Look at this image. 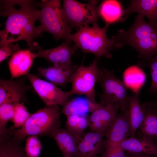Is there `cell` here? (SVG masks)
I'll return each instance as SVG.
<instances>
[{"mask_svg":"<svg viewBox=\"0 0 157 157\" xmlns=\"http://www.w3.org/2000/svg\"><path fill=\"white\" fill-rule=\"evenodd\" d=\"M63 157H75L72 156H64Z\"/></svg>","mask_w":157,"mask_h":157,"instance_id":"35","label":"cell"},{"mask_svg":"<svg viewBox=\"0 0 157 157\" xmlns=\"http://www.w3.org/2000/svg\"><path fill=\"white\" fill-rule=\"evenodd\" d=\"M58 105L47 106L33 114L20 128H10L11 134L16 140L22 142L31 135H43L52 137L60 128L61 122Z\"/></svg>","mask_w":157,"mask_h":157,"instance_id":"3","label":"cell"},{"mask_svg":"<svg viewBox=\"0 0 157 157\" xmlns=\"http://www.w3.org/2000/svg\"><path fill=\"white\" fill-rule=\"evenodd\" d=\"M109 25L106 24L100 28L97 23L91 27L89 25L82 27L76 33L70 35L69 42H74V45L83 52L92 53L97 58L103 56L110 58L115 41L107 37L106 32Z\"/></svg>","mask_w":157,"mask_h":157,"instance_id":"4","label":"cell"},{"mask_svg":"<svg viewBox=\"0 0 157 157\" xmlns=\"http://www.w3.org/2000/svg\"><path fill=\"white\" fill-rule=\"evenodd\" d=\"M131 130L127 110L117 114L105 133V149L119 147L120 143L131 136Z\"/></svg>","mask_w":157,"mask_h":157,"instance_id":"10","label":"cell"},{"mask_svg":"<svg viewBox=\"0 0 157 157\" xmlns=\"http://www.w3.org/2000/svg\"><path fill=\"white\" fill-rule=\"evenodd\" d=\"M0 14L7 17L4 29L0 32V47L21 40L25 41L29 49L34 51L40 47L34 41L42 37L35 26L39 20L40 10L37 2L31 0H0Z\"/></svg>","mask_w":157,"mask_h":157,"instance_id":"1","label":"cell"},{"mask_svg":"<svg viewBox=\"0 0 157 157\" xmlns=\"http://www.w3.org/2000/svg\"><path fill=\"white\" fill-rule=\"evenodd\" d=\"M20 47L17 44L13 43L6 44L0 48V62L6 59L8 57L13 55L15 52L19 50Z\"/></svg>","mask_w":157,"mask_h":157,"instance_id":"30","label":"cell"},{"mask_svg":"<svg viewBox=\"0 0 157 157\" xmlns=\"http://www.w3.org/2000/svg\"><path fill=\"white\" fill-rule=\"evenodd\" d=\"M119 109L118 107L114 104L110 103L103 106L91 113L90 122H100L108 129L117 115Z\"/></svg>","mask_w":157,"mask_h":157,"instance_id":"24","label":"cell"},{"mask_svg":"<svg viewBox=\"0 0 157 157\" xmlns=\"http://www.w3.org/2000/svg\"><path fill=\"white\" fill-rule=\"evenodd\" d=\"M134 13L146 17L149 23L157 27V0H131L128 6L124 10L121 22L125 21L129 15Z\"/></svg>","mask_w":157,"mask_h":157,"instance_id":"13","label":"cell"},{"mask_svg":"<svg viewBox=\"0 0 157 157\" xmlns=\"http://www.w3.org/2000/svg\"><path fill=\"white\" fill-rule=\"evenodd\" d=\"M21 142L13 137L10 130L0 136V157H28Z\"/></svg>","mask_w":157,"mask_h":157,"instance_id":"22","label":"cell"},{"mask_svg":"<svg viewBox=\"0 0 157 157\" xmlns=\"http://www.w3.org/2000/svg\"><path fill=\"white\" fill-rule=\"evenodd\" d=\"M97 82L103 90L102 93L99 94L101 105L105 106L109 104H114L121 112L128 109V88L123 81L117 77L113 71L102 66Z\"/></svg>","mask_w":157,"mask_h":157,"instance_id":"6","label":"cell"},{"mask_svg":"<svg viewBox=\"0 0 157 157\" xmlns=\"http://www.w3.org/2000/svg\"><path fill=\"white\" fill-rule=\"evenodd\" d=\"M144 66L149 67L150 70L151 84L147 89L150 94L157 98V54L151 58Z\"/></svg>","mask_w":157,"mask_h":157,"instance_id":"29","label":"cell"},{"mask_svg":"<svg viewBox=\"0 0 157 157\" xmlns=\"http://www.w3.org/2000/svg\"><path fill=\"white\" fill-rule=\"evenodd\" d=\"M90 123V116L84 114L79 115L78 118L72 124L71 133L78 142L82 138L85 133L84 131L89 127Z\"/></svg>","mask_w":157,"mask_h":157,"instance_id":"26","label":"cell"},{"mask_svg":"<svg viewBox=\"0 0 157 157\" xmlns=\"http://www.w3.org/2000/svg\"><path fill=\"white\" fill-rule=\"evenodd\" d=\"M124 10L121 2L116 0H104L98 7L99 17L109 25L121 22Z\"/></svg>","mask_w":157,"mask_h":157,"instance_id":"19","label":"cell"},{"mask_svg":"<svg viewBox=\"0 0 157 157\" xmlns=\"http://www.w3.org/2000/svg\"><path fill=\"white\" fill-rule=\"evenodd\" d=\"M103 106L87 97H77L68 100L63 106L62 112L66 117L86 114Z\"/></svg>","mask_w":157,"mask_h":157,"instance_id":"18","label":"cell"},{"mask_svg":"<svg viewBox=\"0 0 157 157\" xmlns=\"http://www.w3.org/2000/svg\"><path fill=\"white\" fill-rule=\"evenodd\" d=\"M105 133L91 131L85 133L78 142L75 157H99L105 148Z\"/></svg>","mask_w":157,"mask_h":157,"instance_id":"12","label":"cell"},{"mask_svg":"<svg viewBox=\"0 0 157 157\" xmlns=\"http://www.w3.org/2000/svg\"><path fill=\"white\" fill-rule=\"evenodd\" d=\"M13 79H0V104L5 102H19L24 99L26 87L20 81Z\"/></svg>","mask_w":157,"mask_h":157,"instance_id":"14","label":"cell"},{"mask_svg":"<svg viewBox=\"0 0 157 157\" xmlns=\"http://www.w3.org/2000/svg\"><path fill=\"white\" fill-rule=\"evenodd\" d=\"M126 157H157L154 155L139 153L130 152L125 151Z\"/></svg>","mask_w":157,"mask_h":157,"instance_id":"32","label":"cell"},{"mask_svg":"<svg viewBox=\"0 0 157 157\" xmlns=\"http://www.w3.org/2000/svg\"><path fill=\"white\" fill-rule=\"evenodd\" d=\"M145 105L153 109L157 112V98L150 101H146L144 103Z\"/></svg>","mask_w":157,"mask_h":157,"instance_id":"33","label":"cell"},{"mask_svg":"<svg viewBox=\"0 0 157 157\" xmlns=\"http://www.w3.org/2000/svg\"><path fill=\"white\" fill-rule=\"evenodd\" d=\"M26 75L35 92L47 106H63L72 96L70 91H64L51 83L42 80L36 75L29 73Z\"/></svg>","mask_w":157,"mask_h":157,"instance_id":"9","label":"cell"},{"mask_svg":"<svg viewBox=\"0 0 157 157\" xmlns=\"http://www.w3.org/2000/svg\"><path fill=\"white\" fill-rule=\"evenodd\" d=\"M42 148L41 141L38 136L31 135L26 138L25 149L28 157H38Z\"/></svg>","mask_w":157,"mask_h":157,"instance_id":"28","label":"cell"},{"mask_svg":"<svg viewBox=\"0 0 157 157\" xmlns=\"http://www.w3.org/2000/svg\"><path fill=\"white\" fill-rule=\"evenodd\" d=\"M41 8L39 20L40 24L37 26L39 33L47 32L56 41L63 39L68 42L72 28L63 17L60 0H42L37 2Z\"/></svg>","mask_w":157,"mask_h":157,"instance_id":"5","label":"cell"},{"mask_svg":"<svg viewBox=\"0 0 157 157\" xmlns=\"http://www.w3.org/2000/svg\"><path fill=\"white\" fill-rule=\"evenodd\" d=\"M98 2L91 0L85 3L74 0H63L62 11L65 20L77 31L90 24L97 23L99 17L97 6Z\"/></svg>","mask_w":157,"mask_h":157,"instance_id":"7","label":"cell"},{"mask_svg":"<svg viewBox=\"0 0 157 157\" xmlns=\"http://www.w3.org/2000/svg\"><path fill=\"white\" fill-rule=\"evenodd\" d=\"M144 117L136 133L139 138L157 141V112L143 103L141 104Z\"/></svg>","mask_w":157,"mask_h":157,"instance_id":"17","label":"cell"},{"mask_svg":"<svg viewBox=\"0 0 157 157\" xmlns=\"http://www.w3.org/2000/svg\"><path fill=\"white\" fill-rule=\"evenodd\" d=\"M97 63L98 58L96 57L89 66L85 67L81 64L78 66L71 82L72 86L69 91L72 96L75 94L85 95L96 102L95 86L101 70Z\"/></svg>","mask_w":157,"mask_h":157,"instance_id":"8","label":"cell"},{"mask_svg":"<svg viewBox=\"0 0 157 157\" xmlns=\"http://www.w3.org/2000/svg\"><path fill=\"white\" fill-rule=\"evenodd\" d=\"M14 115L11 121L14 123L13 129L21 127L25 123L32 114L29 113L24 102L14 103Z\"/></svg>","mask_w":157,"mask_h":157,"instance_id":"27","label":"cell"},{"mask_svg":"<svg viewBox=\"0 0 157 157\" xmlns=\"http://www.w3.org/2000/svg\"><path fill=\"white\" fill-rule=\"evenodd\" d=\"M129 118L131 126V136L135 137L137 131L142 122L144 113L140 104L138 93L133 92L129 96Z\"/></svg>","mask_w":157,"mask_h":157,"instance_id":"23","label":"cell"},{"mask_svg":"<svg viewBox=\"0 0 157 157\" xmlns=\"http://www.w3.org/2000/svg\"><path fill=\"white\" fill-rule=\"evenodd\" d=\"M32 53L29 49L19 50L12 56L8 62L11 78L27 74L33 63Z\"/></svg>","mask_w":157,"mask_h":157,"instance_id":"15","label":"cell"},{"mask_svg":"<svg viewBox=\"0 0 157 157\" xmlns=\"http://www.w3.org/2000/svg\"><path fill=\"white\" fill-rule=\"evenodd\" d=\"M13 104L5 102L0 104V136L7 134L10 131L6 126L8 122L11 121L13 117Z\"/></svg>","mask_w":157,"mask_h":157,"instance_id":"25","label":"cell"},{"mask_svg":"<svg viewBox=\"0 0 157 157\" xmlns=\"http://www.w3.org/2000/svg\"><path fill=\"white\" fill-rule=\"evenodd\" d=\"M78 49L71 42L65 41L59 46L48 49H43L40 47L37 53H32L33 58H43L53 65L62 68H69L73 66L71 58Z\"/></svg>","mask_w":157,"mask_h":157,"instance_id":"11","label":"cell"},{"mask_svg":"<svg viewBox=\"0 0 157 157\" xmlns=\"http://www.w3.org/2000/svg\"><path fill=\"white\" fill-rule=\"evenodd\" d=\"M111 38L117 48L128 45L135 49L142 66L157 54V27L146 22L142 15H138L128 30H119Z\"/></svg>","mask_w":157,"mask_h":157,"instance_id":"2","label":"cell"},{"mask_svg":"<svg viewBox=\"0 0 157 157\" xmlns=\"http://www.w3.org/2000/svg\"><path fill=\"white\" fill-rule=\"evenodd\" d=\"M119 147L126 151L157 156V147L147 139L130 136L121 142Z\"/></svg>","mask_w":157,"mask_h":157,"instance_id":"21","label":"cell"},{"mask_svg":"<svg viewBox=\"0 0 157 157\" xmlns=\"http://www.w3.org/2000/svg\"><path fill=\"white\" fill-rule=\"evenodd\" d=\"M154 143L155 145L157 147V141H156L153 142Z\"/></svg>","mask_w":157,"mask_h":157,"instance_id":"34","label":"cell"},{"mask_svg":"<svg viewBox=\"0 0 157 157\" xmlns=\"http://www.w3.org/2000/svg\"><path fill=\"white\" fill-rule=\"evenodd\" d=\"M125 151L120 147L105 149L99 157H126Z\"/></svg>","mask_w":157,"mask_h":157,"instance_id":"31","label":"cell"},{"mask_svg":"<svg viewBox=\"0 0 157 157\" xmlns=\"http://www.w3.org/2000/svg\"><path fill=\"white\" fill-rule=\"evenodd\" d=\"M52 137L64 156H76L78 142L67 129L59 128L54 132Z\"/></svg>","mask_w":157,"mask_h":157,"instance_id":"20","label":"cell"},{"mask_svg":"<svg viewBox=\"0 0 157 157\" xmlns=\"http://www.w3.org/2000/svg\"><path fill=\"white\" fill-rule=\"evenodd\" d=\"M78 66L75 65L67 68L52 65L46 68H38V74L49 81L54 85L64 87L71 82L72 76Z\"/></svg>","mask_w":157,"mask_h":157,"instance_id":"16","label":"cell"}]
</instances>
